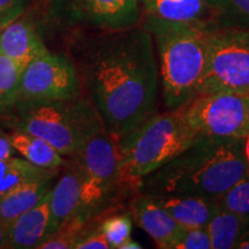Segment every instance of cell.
I'll return each instance as SVG.
<instances>
[{
    "instance_id": "18",
    "label": "cell",
    "mask_w": 249,
    "mask_h": 249,
    "mask_svg": "<svg viewBox=\"0 0 249 249\" xmlns=\"http://www.w3.org/2000/svg\"><path fill=\"white\" fill-rule=\"evenodd\" d=\"M9 139L17 154L30 164L45 170H59L64 166V156L59 154L45 140L21 129H15L9 134Z\"/></svg>"
},
{
    "instance_id": "15",
    "label": "cell",
    "mask_w": 249,
    "mask_h": 249,
    "mask_svg": "<svg viewBox=\"0 0 249 249\" xmlns=\"http://www.w3.org/2000/svg\"><path fill=\"white\" fill-rule=\"evenodd\" d=\"M183 229H205L216 213V201L200 196H151Z\"/></svg>"
},
{
    "instance_id": "33",
    "label": "cell",
    "mask_w": 249,
    "mask_h": 249,
    "mask_svg": "<svg viewBox=\"0 0 249 249\" xmlns=\"http://www.w3.org/2000/svg\"><path fill=\"white\" fill-rule=\"evenodd\" d=\"M2 29V26H1V24H0V30H1Z\"/></svg>"
},
{
    "instance_id": "4",
    "label": "cell",
    "mask_w": 249,
    "mask_h": 249,
    "mask_svg": "<svg viewBox=\"0 0 249 249\" xmlns=\"http://www.w3.org/2000/svg\"><path fill=\"white\" fill-rule=\"evenodd\" d=\"M198 134L180 108L158 111L118 143L120 196L138 192L140 183L188 147Z\"/></svg>"
},
{
    "instance_id": "8",
    "label": "cell",
    "mask_w": 249,
    "mask_h": 249,
    "mask_svg": "<svg viewBox=\"0 0 249 249\" xmlns=\"http://www.w3.org/2000/svg\"><path fill=\"white\" fill-rule=\"evenodd\" d=\"M81 79L73 62L46 51L24 66L17 103L67 101L79 97Z\"/></svg>"
},
{
    "instance_id": "9",
    "label": "cell",
    "mask_w": 249,
    "mask_h": 249,
    "mask_svg": "<svg viewBox=\"0 0 249 249\" xmlns=\"http://www.w3.org/2000/svg\"><path fill=\"white\" fill-rule=\"evenodd\" d=\"M65 166L50 192L49 236L77 214L95 216L113 202L75 160Z\"/></svg>"
},
{
    "instance_id": "14",
    "label": "cell",
    "mask_w": 249,
    "mask_h": 249,
    "mask_svg": "<svg viewBox=\"0 0 249 249\" xmlns=\"http://www.w3.org/2000/svg\"><path fill=\"white\" fill-rule=\"evenodd\" d=\"M46 51L36 28L27 18H15L0 30V52L23 66Z\"/></svg>"
},
{
    "instance_id": "21",
    "label": "cell",
    "mask_w": 249,
    "mask_h": 249,
    "mask_svg": "<svg viewBox=\"0 0 249 249\" xmlns=\"http://www.w3.org/2000/svg\"><path fill=\"white\" fill-rule=\"evenodd\" d=\"M204 1L217 27L249 30V0H204Z\"/></svg>"
},
{
    "instance_id": "22",
    "label": "cell",
    "mask_w": 249,
    "mask_h": 249,
    "mask_svg": "<svg viewBox=\"0 0 249 249\" xmlns=\"http://www.w3.org/2000/svg\"><path fill=\"white\" fill-rule=\"evenodd\" d=\"M24 66L0 52V112L18 101Z\"/></svg>"
},
{
    "instance_id": "27",
    "label": "cell",
    "mask_w": 249,
    "mask_h": 249,
    "mask_svg": "<svg viewBox=\"0 0 249 249\" xmlns=\"http://www.w3.org/2000/svg\"><path fill=\"white\" fill-rule=\"evenodd\" d=\"M75 249H110V245L103 233L99 230V226L86 232L82 238L74 246Z\"/></svg>"
},
{
    "instance_id": "31",
    "label": "cell",
    "mask_w": 249,
    "mask_h": 249,
    "mask_svg": "<svg viewBox=\"0 0 249 249\" xmlns=\"http://www.w3.org/2000/svg\"><path fill=\"white\" fill-rule=\"evenodd\" d=\"M0 248H7V234L1 223H0Z\"/></svg>"
},
{
    "instance_id": "34",
    "label": "cell",
    "mask_w": 249,
    "mask_h": 249,
    "mask_svg": "<svg viewBox=\"0 0 249 249\" xmlns=\"http://www.w3.org/2000/svg\"><path fill=\"white\" fill-rule=\"evenodd\" d=\"M247 95H248V96H249V92H248V93H247Z\"/></svg>"
},
{
    "instance_id": "19",
    "label": "cell",
    "mask_w": 249,
    "mask_h": 249,
    "mask_svg": "<svg viewBox=\"0 0 249 249\" xmlns=\"http://www.w3.org/2000/svg\"><path fill=\"white\" fill-rule=\"evenodd\" d=\"M58 170H45L30 164L22 157H11L0 160V196L15 187L34 180L55 178Z\"/></svg>"
},
{
    "instance_id": "30",
    "label": "cell",
    "mask_w": 249,
    "mask_h": 249,
    "mask_svg": "<svg viewBox=\"0 0 249 249\" xmlns=\"http://www.w3.org/2000/svg\"><path fill=\"white\" fill-rule=\"evenodd\" d=\"M242 147H244V155L246 163H247V169L249 173V133L242 139Z\"/></svg>"
},
{
    "instance_id": "16",
    "label": "cell",
    "mask_w": 249,
    "mask_h": 249,
    "mask_svg": "<svg viewBox=\"0 0 249 249\" xmlns=\"http://www.w3.org/2000/svg\"><path fill=\"white\" fill-rule=\"evenodd\" d=\"M54 178L34 180L0 196V223L5 229L15 218L39 203L51 191Z\"/></svg>"
},
{
    "instance_id": "3",
    "label": "cell",
    "mask_w": 249,
    "mask_h": 249,
    "mask_svg": "<svg viewBox=\"0 0 249 249\" xmlns=\"http://www.w3.org/2000/svg\"><path fill=\"white\" fill-rule=\"evenodd\" d=\"M141 24L154 42L165 107H181L197 93L207 62L208 34L216 24L179 22L144 13Z\"/></svg>"
},
{
    "instance_id": "5",
    "label": "cell",
    "mask_w": 249,
    "mask_h": 249,
    "mask_svg": "<svg viewBox=\"0 0 249 249\" xmlns=\"http://www.w3.org/2000/svg\"><path fill=\"white\" fill-rule=\"evenodd\" d=\"M18 129L45 140L64 157H73L81 143L103 123L90 99L18 102Z\"/></svg>"
},
{
    "instance_id": "12",
    "label": "cell",
    "mask_w": 249,
    "mask_h": 249,
    "mask_svg": "<svg viewBox=\"0 0 249 249\" xmlns=\"http://www.w3.org/2000/svg\"><path fill=\"white\" fill-rule=\"evenodd\" d=\"M129 214L160 249H172L185 229L154 197L141 192L132 194Z\"/></svg>"
},
{
    "instance_id": "28",
    "label": "cell",
    "mask_w": 249,
    "mask_h": 249,
    "mask_svg": "<svg viewBox=\"0 0 249 249\" xmlns=\"http://www.w3.org/2000/svg\"><path fill=\"white\" fill-rule=\"evenodd\" d=\"M17 150L12 144L9 135L0 132V160H8V158L14 157Z\"/></svg>"
},
{
    "instance_id": "2",
    "label": "cell",
    "mask_w": 249,
    "mask_h": 249,
    "mask_svg": "<svg viewBox=\"0 0 249 249\" xmlns=\"http://www.w3.org/2000/svg\"><path fill=\"white\" fill-rule=\"evenodd\" d=\"M247 173L242 139L198 135L176 157L148 174L138 192L217 201Z\"/></svg>"
},
{
    "instance_id": "25",
    "label": "cell",
    "mask_w": 249,
    "mask_h": 249,
    "mask_svg": "<svg viewBox=\"0 0 249 249\" xmlns=\"http://www.w3.org/2000/svg\"><path fill=\"white\" fill-rule=\"evenodd\" d=\"M172 249H211L207 229H185Z\"/></svg>"
},
{
    "instance_id": "10",
    "label": "cell",
    "mask_w": 249,
    "mask_h": 249,
    "mask_svg": "<svg viewBox=\"0 0 249 249\" xmlns=\"http://www.w3.org/2000/svg\"><path fill=\"white\" fill-rule=\"evenodd\" d=\"M52 9L62 21L97 31L119 30L140 24V0H51Z\"/></svg>"
},
{
    "instance_id": "23",
    "label": "cell",
    "mask_w": 249,
    "mask_h": 249,
    "mask_svg": "<svg viewBox=\"0 0 249 249\" xmlns=\"http://www.w3.org/2000/svg\"><path fill=\"white\" fill-rule=\"evenodd\" d=\"M216 203L219 208L234 213L249 224V173L227 189Z\"/></svg>"
},
{
    "instance_id": "1",
    "label": "cell",
    "mask_w": 249,
    "mask_h": 249,
    "mask_svg": "<svg viewBox=\"0 0 249 249\" xmlns=\"http://www.w3.org/2000/svg\"><path fill=\"white\" fill-rule=\"evenodd\" d=\"M80 61L90 102L117 143L158 112L157 55L141 22L82 40Z\"/></svg>"
},
{
    "instance_id": "11",
    "label": "cell",
    "mask_w": 249,
    "mask_h": 249,
    "mask_svg": "<svg viewBox=\"0 0 249 249\" xmlns=\"http://www.w3.org/2000/svg\"><path fill=\"white\" fill-rule=\"evenodd\" d=\"M112 201L119 193V151L104 123L98 124L71 157Z\"/></svg>"
},
{
    "instance_id": "13",
    "label": "cell",
    "mask_w": 249,
    "mask_h": 249,
    "mask_svg": "<svg viewBox=\"0 0 249 249\" xmlns=\"http://www.w3.org/2000/svg\"><path fill=\"white\" fill-rule=\"evenodd\" d=\"M49 229L50 193L38 204L15 218L7 226V248H38L49 236Z\"/></svg>"
},
{
    "instance_id": "32",
    "label": "cell",
    "mask_w": 249,
    "mask_h": 249,
    "mask_svg": "<svg viewBox=\"0 0 249 249\" xmlns=\"http://www.w3.org/2000/svg\"><path fill=\"white\" fill-rule=\"evenodd\" d=\"M142 248V246L139 244V242L134 241L132 238L129 239L128 241H126L124 244L123 245V247H121V249H140Z\"/></svg>"
},
{
    "instance_id": "17",
    "label": "cell",
    "mask_w": 249,
    "mask_h": 249,
    "mask_svg": "<svg viewBox=\"0 0 249 249\" xmlns=\"http://www.w3.org/2000/svg\"><path fill=\"white\" fill-rule=\"evenodd\" d=\"M144 14L179 22L216 24L204 0H140Z\"/></svg>"
},
{
    "instance_id": "24",
    "label": "cell",
    "mask_w": 249,
    "mask_h": 249,
    "mask_svg": "<svg viewBox=\"0 0 249 249\" xmlns=\"http://www.w3.org/2000/svg\"><path fill=\"white\" fill-rule=\"evenodd\" d=\"M132 229L133 219L129 213L110 214L99 225L110 248L113 249H121L124 242L132 238Z\"/></svg>"
},
{
    "instance_id": "20",
    "label": "cell",
    "mask_w": 249,
    "mask_h": 249,
    "mask_svg": "<svg viewBox=\"0 0 249 249\" xmlns=\"http://www.w3.org/2000/svg\"><path fill=\"white\" fill-rule=\"evenodd\" d=\"M248 226L249 224L244 222L241 218L218 207L205 227L210 238L211 249L235 248L239 239Z\"/></svg>"
},
{
    "instance_id": "6",
    "label": "cell",
    "mask_w": 249,
    "mask_h": 249,
    "mask_svg": "<svg viewBox=\"0 0 249 249\" xmlns=\"http://www.w3.org/2000/svg\"><path fill=\"white\" fill-rule=\"evenodd\" d=\"M249 92V30L214 26L207 40V62L198 93Z\"/></svg>"
},
{
    "instance_id": "7",
    "label": "cell",
    "mask_w": 249,
    "mask_h": 249,
    "mask_svg": "<svg viewBox=\"0 0 249 249\" xmlns=\"http://www.w3.org/2000/svg\"><path fill=\"white\" fill-rule=\"evenodd\" d=\"M179 108L198 135L244 139L249 133V96L245 93H198Z\"/></svg>"
},
{
    "instance_id": "29",
    "label": "cell",
    "mask_w": 249,
    "mask_h": 249,
    "mask_svg": "<svg viewBox=\"0 0 249 249\" xmlns=\"http://www.w3.org/2000/svg\"><path fill=\"white\" fill-rule=\"evenodd\" d=\"M235 248L238 249H249V226L245 230L242 235L239 239L238 244H236Z\"/></svg>"
},
{
    "instance_id": "26",
    "label": "cell",
    "mask_w": 249,
    "mask_h": 249,
    "mask_svg": "<svg viewBox=\"0 0 249 249\" xmlns=\"http://www.w3.org/2000/svg\"><path fill=\"white\" fill-rule=\"evenodd\" d=\"M27 4L28 0H0V24L2 28L20 18Z\"/></svg>"
}]
</instances>
